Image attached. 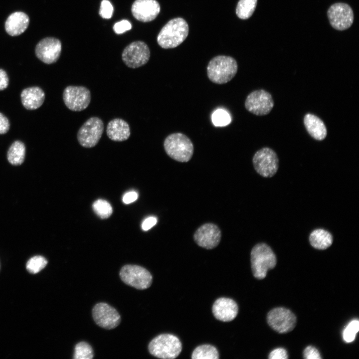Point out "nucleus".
<instances>
[{"mask_svg": "<svg viewBox=\"0 0 359 359\" xmlns=\"http://www.w3.org/2000/svg\"><path fill=\"white\" fill-rule=\"evenodd\" d=\"M188 25L182 18L170 20L162 28L157 36L159 45L165 49L173 48L180 45L187 37Z\"/></svg>", "mask_w": 359, "mask_h": 359, "instance_id": "nucleus-1", "label": "nucleus"}, {"mask_svg": "<svg viewBox=\"0 0 359 359\" xmlns=\"http://www.w3.org/2000/svg\"><path fill=\"white\" fill-rule=\"evenodd\" d=\"M238 65L234 58L226 55H218L212 58L207 66L209 79L217 84L229 82L236 75Z\"/></svg>", "mask_w": 359, "mask_h": 359, "instance_id": "nucleus-2", "label": "nucleus"}, {"mask_svg": "<svg viewBox=\"0 0 359 359\" xmlns=\"http://www.w3.org/2000/svg\"><path fill=\"white\" fill-rule=\"evenodd\" d=\"M250 261L254 277L261 280L265 278L268 270L275 267L277 258L273 250L268 244L259 243L251 251Z\"/></svg>", "mask_w": 359, "mask_h": 359, "instance_id": "nucleus-3", "label": "nucleus"}, {"mask_svg": "<svg viewBox=\"0 0 359 359\" xmlns=\"http://www.w3.org/2000/svg\"><path fill=\"white\" fill-rule=\"evenodd\" d=\"M164 147L167 154L180 162H187L192 158L194 147L190 139L185 135L175 133L165 139Z\"/></svg>", "mask_w": 359, "mask_h": 359, "instance_id": "nucleus-4", "label": "nucleus"}, {"mask_svg": "<svg viewBox=\"0 0 359 359\" xmlns=\"http://www.w3.org/2000/svg\"><path fill=\"white\" fill-rule=\"evenodd\" d=\"M148 349L150 353L155 357L174 359L180 353L182 345L177 336L163 334L156 337L150 342Z\"/></svg>", "mask_w": 359, "mask_h": 359, "instance_id": "nucleus-5", "label": "nucleus"}, {"mask_svg": "<svg viewBox=\"0 0 359 359\" xmlns=\"http://www.w3.org/2000/svg\"><path fill=\"white\" fill-rule=\"evenodd\" d=\"M120 277L126 284L139 290L150 287L153 277L146 268L137 265H125L122 267Z\"/></svg>", "mask_w": 359, "mask_h": 359, "instance_id": "nucleus-6", "label": "nucleus"}, {"mask_svg": "<svg viewBox=\"0 0 359 359\" xmlns=\"http://www.w3.org/2000/svg\"><path fill=\"white\" fill-rule=\"evenodd\" d=\"M256 172L264 178H271L277 173L279 168V159L275 152L268 147L257 151L252 158Z\"/></svg>", "mask_w": 359, "mask_h": 359, "instance_id": "nucleus-7", "label": "nucleus"}, {"mask_svg": "<svg viewBox=\"0 0 359 359\" xmlns=\"http://www.w3.org/2000/svg\"><path fill=\"white\" fill-rule=\"evenodd\" d=\"M102 120L97 117H92L86 121L79 128L77 140L81 146L90 148L99 142L104 131Z\"/></svg>", "mask_w": 359, "mask_h": 359, "instance_id": "nucleus-8", "label": "nucleus"}, {"mask_svg": "<svg viewBox=\"0 0 359 359\" xmlns=\"http://www.w3.org/2000/svg\"><path fill=\"white\" fill-rule=\"evenodd\" d=\"M269 326L275 331L284 334L292 331L295 327L297 318L289 309L277 307L270 310L267 315Z\"/></svg>", "mask_w": 359, "mask_h": 359, "instance_id": "nucleus-9", "label": "nucleus"}, {"mask_svg": "<svg viewBox=\"0 0 359 359\" xmlns=\"http://www.w3.org/2000/svg\"><path fill=\"white\" fill-rule=\"evenodd\" d=\"M63 99L69 110L81 111L89 106L91 101V93L85 87L70 85L64 89Z\"/></svg>", "mask_w": 359, "mask_h": 359, "instance_id": "nucleus-10", "label": "nucleus"}, {"mask_svg": "<svg viewBox=\"0 0 359 359\" xmlns=\"http://www.w3.org/2000/svg\"><path fill=\"white\" fill-rule=\"evenodd\" d=\"M271 95L264 89L253 91L247 96L245 107L249 112L258 116L269 114L274 106Z\"/></svg>", "mask_w": 359, "mask_h": 359, "instance_id": "nucleus-11", "label": "nucleus"}, {"mask_svg": "<svg viewBox=\"0 0 359 359\" xmlns=\"http://www.w3.org/2000/svg\"><path fill=\"white\" fill-rule=\"evenodd\" d=\"M150 57V50L143 41H134L124 49L122 58L129 67L136 68L146 64Z\"/></svg>", "mask_w": 359, "mask_h": 359, "instance_id": "nucleus-12", "label": "nucleus"}, {"mask_svg": "<svg viewBox=\"0 0 359 359\" xmlns=\"http://www.w3.org/2000/svg\"><path fill=\"white\" fill-rule=\"evenodd\" d=\"M330 24L335 29L344 30L351 26L354 21V13L348 4L339 2L332 5L327 11Z\"/></svg>", "mask_w": 359, "mask_h": 359, "instance_id": "nucleus-13", "label": "nucleus"}, {"mask_svg": "<svg viewBox=\"0 0 359 359\" xmlns=\"http://www.w3.org/2000/svg\"><path fill=\"white\" fill-rule=\"evenodd\" d=\"M92 317L97 325L108 330L115 328L121 321V316L118 311L103 302L97 303L94 306Z\"/></svg>", "mask_w": 359, "mask_h": 359, "instance_id": "nucleus-14", "label": "nucleus"}, {"mask_svg": "<svg viewBox=\"0 0 359 359\" xmlns=\"http://www.w3.org/2000/svg\"><path fill=\"white\" fill-rule=\"evenodd\" d=\"M221 237V232L215 224L206 223L197 229L193 238L196 243L199 246L211 249L216 247L219 243Z\"/></svg>", "mask_w": 359, "mask_h": 359, "instance_id": "nucleus-15", "label": "nucleus"}, {"mask_svg": "<svg viewBox=\"0 0 359 359\" xmlns=\"http://www.w3.org/2000/svg\"><path fill=\"white\" fill-rule=\"evenodd\" d=\"M61 51L60 40L54 37H46L36 45L35 52L37 57L46 64H52L59 59Z\"/></svg>", "mask_w": 359, "mask_h": 359, "instance_id": "nucleus-16", "label": "nucleus"}, {"mask_svg": "<svg viewBox=\"0 0 359 359\" xmlns=\"http://www.w3.org/2000/svg\"><path fill=\"white\" fill-rule=\"evenodd\" d=\"M160 9V4L156 0H136L131 8L134 17L142 22L153 20Z\"/></svg>", "mask_w": 359, "mask_h": 359, "instance_id": "nucleus-17", "label": "nucleus"}, {"mask_svg": "<svg viewBox=\"0 0 359 359\" xmlns=\"http://www.w3.org/2000/svg\"><path fill=\"white\" fill-rule=\"evenodd\" d=\"M212 310L214 317L218 320L230 322L237 316L238 307L233 300L222 297L214 302Z\"/></svg>", "mask_w": 359, "mask_h": 359, "instance_id": "nucleus-18", "label": "nucleus"}, {"mask_svg": "<svg viewBox=\"0 0 359 359\" xmlns=\"http://www.w3.org/2000/svg\"><path fill=\"white\" fill-rule=\"evenodd\" d=\"M106 133L108 138L115 142H122L129 139L131 130L128 123L120 118L114 119L108 123Z\"/></svg>", "mask_w": 359, "mask_h": 359, "instance_id": "nucleus-19", "label": "nucleus"}, {"mask_svg": "<svg viewBox=\"0 0 359 359\" xmlns=\"http://www.w3.org/2000/svg\"><path fill=\"white\" fill-rule=\"evenodd\" d=\"M29 21V17L25 13L14 12L9 15L6 20L5 30L11 36L19 35L26 29Z\"/></svg>", "mask_w": 359, "mask_h": 359, "instance_id": "nucleus-20", "label": "nucleus"}, {"mask_svg": "<svg viewBox=\"0 0 359 359\" xmlns=\"http://www.w3.org/2000/svg\"><path fill=\"white\" fill-rule=\"evenodd\" d=\"M21 101L25 108L33 110L39 108L45 99L44 91L38 87H31L23 89L20 94Z\"/></svg>", "mask_w": 359, "mask_h": 359, "instance_id": "nucleus-21", "label": "nucleus"}, {"mask_svg": "<svg viewBox=\"0 0 359 359\" xmlns=\"http://www.w3.org/2000/svg\"><path fill=\"white\" fill-rule=\"evenodd\" d=\"M304 124L308 133L315 140L322 141L326 137V125L318 116L311 113L306 114L304 117Z\"/></svg>", "mask_w": 359, "mask_h": 359, "instance_id": "nucleus-22", "label": "nucleus"}, {"mask_svg": "<svg viewBox=\"0 0 359 359\" xmlns=\"http://www.w3.org/2000/svg\"><path fill=\"white\" fill-rule=\"evenodd\" d=\"M309 240L311 245L314 248L325 250L332 244L333 236L328 230L323 228H317L311 232Z\"/></svg>", "mask_w": 359, "mask_h": 359, "instance_id": "nucleus-23", "label": "nucleus"}, {"mask_svg": "<svg viewBox=\"0 0 359 359\" xmlns=\"http://www.w3.org/2000/svg\"><path fill=\"white\" fill-rule=\"evenodd\" d=\"M25 154L24 144L20 141H15L11 145L7 151L8 161L12 165H20L24 161Z\"/></svg>", "mask_w": 359, "mask_h": 359, "instance_id": "nucleus-24", "label": "nucleus"}, {"mask_svg": "<svg viewBox=\"0 0 359 359\" xmlns=\"http://www.w3.org/2000/svg\"><path fill=\"white\" fill-rule=\"evenodd\" d=\"M192 359H218L219 354L217 350L210 345H202L197 347L191 355Z\"/></svg>", "mask_w": 359, "mask_h": 359, "instance_id": "nucleus-25", "label": "nucleus"}, {"mask_svg": "<svg viewBox=\"0 0 359 359\" xmlns=\"http://www.w3.org/2000/svg\"><path fill=\"white\" fill-rule=\"evenodd\" d=\"M257 0H239L236 8L237 16L240 19H246L254 12Z\"/></svg>", "mask_w": 359, "mask_h": 359, "instance_id": "nucleus-26", "label": "nucleus"}, {"mask_svg": "<svg viewBox=\"0 0 359 359\" xmlns=\"http://www.w3.org/2000/svg\"><path fill=\"white\" fill-rule=\"evenodd\" d=\"M93 357V350L91 346L87 342H80L75 346L73 359H91Z\"/></svg>", "mask_w": 359, "mask_h": 359, "instance_id": "nucleus-27", "label": "nucleus"}, {"mask_svg": "<svg viewBox=\"0 0 359 359\" xmlns=\"http://www.w3.org/2000/svg\"><path fill=\"white\" fill-rule=\"evenodd\" d=\"M92 207L95 213L102 219L108 218L113 212L111 204L107 201L102 199L96 200Z\"/></svg>", "mask_w": 359, "mask_h": 359, "instance_id": "nucleus-28", "label": "nucleus"}, {"mask_svg": "<svg viewBox=\"0 0 359 359\" xmlns=\"http://www.w3.org/2000/svg\"><path fill=\"white\" fill-rule=\"evenodd\" d=\"M47 264V261L44 257L36 255L28 260L26 268L29 273L34 274L42 270Z\"/></svg>", "mask_w": 359, "mask_h": 359, "instance_id": "nucleus-29", "label": "nucleus"}, {"mask_svg": "<svg viewBox=\"0 0 359 359\" xmlns=\"http://www.w3.org/2000/svg\"><path fill=\"white\" fill-rule=\"evenodd\" d=\"M211 120L214 125L217 127L227 126L231 121L229 114L221 109H217L212 113Z\"/></svg>", "mask_w": 359, "mask_h": 359, "instance_id": "nucleus-30", "label": "nucleus"}, {"mask_svg": "<svg viewBox=\"0 0 359 359\" xmlns=\"http://www.w3.org/2000/svg\"><path fill=\"white\" fill-rule=\"evenodd\" d=\"M359 330V321L356 320L352 321L343 331V338L344 340L346 343H351L354 341Z\"/></svg>", "mask_w": 359, "mask_h": 359, "instance_id": "nucleus-31", "label": "nucleus"}, {"mask_svg": "<svg viewBox=\"0 0 359 359\" xmlns=\"http://www.w3.org/2000/svg\"><path fill=\"white\" fill-rule=\"evenodd\" d=\"M113 7L111 3L108 0H103L101 3L99 14L105 19L110 18L113 13Z\"/></svg>", "mask_w": 359, "mask_h": 359, "instance_id": "nucleus-32", "label": "nucleus"}, {"mask_svg": "<svg viewBox=\"0 0 359 359\" xmlns=\"http://www.w3.org/2000/svg\"><path fill=\"white\" fill-rule=\"evenodd\" d=\"M132 28V25L127 20H122L116 22L113 26V30L117 34H122L129 30Z\"/></svg>", "mask_w": 359, "mask_h": 359, "instance_id": "nucleus-33", "label": "nucleus"}, {"mask_svg": "<svg viewBox=\"0 0 359 359\" xmlns=\"http://www.w3.org/2000/svg\"><path fill=\"white\" fill-rule=\"evenodd\" d=\"M303 358L305 359H321L320 353L314 347L309 346L303 351Z\"/></svg>", "mask_w": 359, "mask_h": 359, "instance_id": "nucleus-34", "label": "nucleus"}, {"mask_svg": "<svg viewBox=\"0 0 359 359\" xmlns=\"http://www.w3.org/2000/svg\"><path fill=\"white\" fill-rule=\"evenodd\" d=\"M269 359H287L288 358L286 350L283 348H277L271 351L268 356Z\"/></svg>", "mask_w": 359, "mask_h": 359, "instance_id": "nucleus-35", "label": "nucleus"}, {"mask_svg": "<svg viewBox=\"0 0 359 359\" xmlns=\"http://www.w3.org/2000/svg\"><path fill=\"white\" fill-rule=\"evenodd\" d=\"M10 127L8 119L2 113H0V134L6 133Z\"/></svg>", "mask_w": 359, "mask_h": 359, "instance_id": "nucleus-36", "label": "nucleus"}, {"mask_svg": "<svg viewBox=\"0 0 359 359\" xmlns=\"http://www.w3.org/2000/svg\"><path fill=\"white\" fill-rule=\"evenodd\" d=\"M157 222V218L155 216H150L146 218L142 224V228L147 231L153 227Z\"/></svg>", "mask_w": 359, "mask_h": 359, "instance_id": "nucleus-37", "label": "nucleus"}, {"mask_svg": "<svg viewBox=\"0 0 359 359\" xmlns=\"http://www.w3.org/2000/svg\"><path fill=\"white\" fill-rule=\"evenodd\" d=\"M138 193L135 191L126 193L123 197V201L125 204H129L136 201L138 198Z\"/></svg>", "mask_w": 359, "mask_h": 359, "instance_id": "nucleus-38", "label": "nucleus"}, {"mask_svg": "<svg viewBox=\"0 0 359 359\" xmlns=\"http://www.w3.org/2000/svg\"><path fill=\"white\" fill-rule=\"evenodd\" d=\"M8 85V77L6 72L0 69V91L7 88Z\"/></svg>", "mask_w": 359, "mask_h": 359, "instance_id": "nucleus-39", "label": "nucleus"}]
</instances>
